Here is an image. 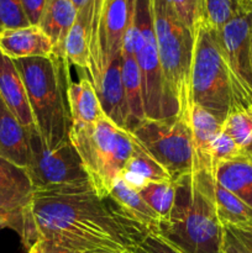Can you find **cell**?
Instances as JSON below:
<instances>
[{
	"label": "cell",
	"instance_id": "6da1fadb",
	"mask_svg": "<svg viewBox=\"0 0 252 253\" xmlns=\"http://www.w3.org/2000/svg\"><path fill=\"white\" fill-rule=\"evenodd\" d=\"M37 241L77 253L132 252L150 235L109 195L91 185L34 192L29 209Z\"/></svg>",
	"mask_w": 252,
	"mask_h": 253
},
{
	"label": "cell",
	"instance_id": "7a4b0ae2",
	"mask_svg": "<svg viewBox=\"0 0 252 253\" xmlns=\"http://www.w3.org/2000/svg\"><path fill=\"white\" fill-rule=\"evenodd\" d=\"M215 175L194 172L172 180L174 204L156 235L179 253H222L225 227L214 204Z\"/></svg>",
	"mask_w": 252,
	"mask_h": 253
},
{
	"label": "cell",
	"instance_id": "3957f363",
	"mask_svg": "<svg viewBox=\"0 0 252 253\" xmlns=\"http://www.w3.org/2000/svg\"><path fill=\"white\" fill-rule=\"evenodd\" d=\"M12 61L24 82L37 131L48 147L56 148L69 140L72 126L68 61L57 54Z\"/></svg>",
	"mask_w": 252,
	"mask_h": 253
},
{
	"label": "cell",
	"instance_id": "277c9868",
	"mask_svg": "<svg viewBox=\"0 0 252 253\" xmlns=\"http://www.w3.org/2000/svg\"><path fill=\"white\" fill-rule=\"evenodd\" d=\"M69 138L79 153L89 183L99 198L110 195L133 151V137L106 115L88 125H72Z\"/></svg>",
	"mask_w": 252,
	"mask_h": 253
},
{
	"label": "cell",
	"instance_id": "5b68a950",
	"mask_svg": "<svg viewBox=\"0 0 252 253\" xmlns=\"http://www.w3.org/2000/svg\"><path fill=\"white\" fill-rule=\"evenodd\" d=\"M153 29L163 73L179 105L178 115L189 116L194 32L183 22L169 0H151Z\"/></svg>",
	"mask_w": 252,
	"mask_h": 253
},
{
	"label": "cell",
	"instance_id": "8992f818",
	"mask_svg": "<svg viewBox=\"0 0 252 253\" xmlns=\"http://www.w3.org/2000/svg\"><path fill=\"white\" fill-rule=\"evenodd\" d=\"M190 91L192 104L209 111L222 125L232 103L231 78L216 32L202 20L194 30Z\"/></svg>",
	"mask_w": 252,
	"mask_h": 253
},
{
	"label": "cell",
	"instance_id": "52a82bcc",
	"mask_svg": "<svg viewBox=\"0 0 252 253\" xmlns=\"http://www.w3.org/2000/svg\"><path fill=\"white\" fill-rule=\"evenodd\" d=\"M133 37L146 119L162 120L177 116L179 114V105L168 86L161 64L153 29L151 0H135Z\"/></svg>",
	"mask_w": 252,
	"mask_h": 253
},
{
	"label": "cell",
	"instance_id": "ba28073f",
	"mask_svg": "<svg viewBox=\"0 0 252 253\" xmlns=\"http://www.w3.org/2000/svg\"><path fill=\"white\" fill-rule=\"evenodd\" d=\"M128 132L172 180L194 173L189 116L177 115L162 120L143 119Z\"/></svg>",
	"mask_w": 252,
	"mask_h": 253
},
{
	"label": "cell",
	"instance_id": "9c48e42d",
	"mask_svg": "<svg viewBox=\"0 0 252 253\" xmlns=\"http://www.w3.org/2000/svg\"><path fill=\"white\" fill-rule=\"evenodd\" d=\"M31 160L26 172L35 192L76 189L90 185L71 138L56 148L46 145L37 128L29 130Z\"/></svg>",
	"mask_w": 252,
	"mask_h": 253
},
{
	"label": "cell",
	"instance_id": "30bf717a",
	"mask_svg": "<svg viewBox=\"0 0 252 253\" xmlns=\"http://www.w3.org/2000/svg\"><path fill=\"white\" fill-rule=\"evenodd\" d=\"M230 72L231 106L252 104V1L241 0L235 16L216 32Z\"/></svg>",
	"mask_w": 252,
	"mask_h": 253
},
{
	"label": "cell",
	"instance_id": "8fae6325",
	"mask_svg": "<svg viewBox=\"0 0 252 253\" xmlns=\"http://www.w3.org/2000/svg\"><path fill=\"white\" fill-rule=\"evenodd\" d=\"M34 192L26 169L0 157V226L17 232L26 251L37 242L29 214Z\"/></svg>",
	"mask_w": 252,
	"mask_h": 253
},
{
	"label": "cell",
	"instance_id": "7c38bea8",
	"mask_svg": "<svg viewBox=\"0 0 252 253\" xmlns=\"http://www.w3.org/2000/svg\"><path fill=\"white\" fill-rule=\"evenodd\" d=\"M132 11L133 0H103L90 46L88 73L93 86L106 67L120 57Z\"/></svg>",
	"mask_w": 252,
	"mask_h": 253
},
{
	"label": "cell",
	"instance_id": "4fadbf2b",
	"mask_svg": "<svg viewBox=\"0 0 252 253\" xmlns=\"http://www.w3.org/2000/svg\"><path fill=\"white\" fill-rule=\"evenodd\" d=\"M135 4V0H133ZM121 74L123 83L125 88L126 104H127V127L130 131L137 125L140 121L146 119L143 110L142 86H141V74L138 69L137 61L135 56V37H133V11L128 22L127 30L124 37L123 48H121Z\"/></svg>",
	"mask_w": 252,
	"mask_h": 253
},
{
	"label": "cell",
	"instance_id": "5bb4252c",
	"mask_svg": "<svg viewBox=\"0 0 252 253\" xmlns=\"http://www.w3.org/2000/svg\"><path fill=\"white\" fill-rule=\"evenodd\" d=\"M103 0H89L77 11L76 20L68 32L64 43V53L68 63L82 69H89L90 46L94 30L98 24Z\"/></svg>",
	"mask_w": 252,
	"mask_h": 253
},
{
	"label": "cell",
	"instance_id": "9a60e30c",
	"mask_svg": "<svg viewBox=\"0 0 252 253\" xmlns=\"http://www.w3.org/2000/svg\"><path fill=\"white\" fill-rule=\"evenodd\" d=\"M104 114L119 127H127V104L121 74V56L114 59L94 85Z\"/></svg>",
	"mask_w": 252,
	"mask_h": 253
},
{
	"label": "cell",
	"instance_id": "2e32d148",
	"mask_svg": "<svg viewBox=\"0 0 252 253\" xmlns=\"http://www.w3.org/2000/svg\"><path fill=\"white\" fill-rule=\"evenodd\" d=\"M0 98L27 131L36 128L29 98L14 61L0 51Z\"/></svg>",
	"mask_w": 252,
	"mask_h": 253
},
{
	"label": "cell",
	"instance_id": "e0dca14e",
	"mask_svg": "<svg viewBox=\"0 0 252 253\" xmlns=\"http://www.w3.org/2000/svg\"><path fill=\"white\" fill-rule=\"evenodd\" d=\"M0 51L11 59L49 57L53 44L39 26L4 29L0 31Z\"/></svg>",
	"mask_w": 252,
	"mask_h": 253
},
{
	"label": "cell",
	"instance_id": "ac0fdd59",
	"mask_svg": "<svg viewBox=\"0 0 252 253\" xmlns=\"http://www.w3.org/2000/svg\"><path fill=\"white\" fill-rule=\"evenodd\" d=\"M189 124L194 150V172L214 174L211 165V143L221 131V123L209 111L193 103L190 106Z\"/></svg>",
	"mask_w": 252,
	"mask_h": 253
},
{
	"label": "cell",
	"instance_id": "d6986e66",
	"mask_svg": "<svg viewBox=\"0 0 252 253\" xmlns=\"http://www.w3.org/2000/svg\"><path fill=\"white\" fill-rule=\"evenodd\" d=\"M0 157L26 169L31 160L29 131L0 98Z\"/></svg>",
	"mask_w": 252,
	"mask_h": 253
},
{
	"label": "cell",
	"instance_id": "ffe728a7",
	"mask_svg": "<svg viewBox=\"0 0 252 253\" xmlns=\"http://www.w3.org/2000/svg\"><path fill=\"white\" fill-rule=\"evenodd\" d=\"M77 16L71 0H46L39 27L49 37L53 44V54L66 57L64 43Z\"/></svg>",
	"mask_w": 252,
	"mask_h": 253
},
{
	"label": "cell",
	"instance_id": "44dd1931",
	"mask_svg": "<svg viewBox=\"0 0 252 253\" xmlns=\"http://www.w3.org/2000/svg\"><path fill=\"white\" fill-rule=\"evenodd\" d=\"M67 99L72 125L94 124L105 115L89 78H82L78 83L69 82Z\"/></svg>",
	"mask_w": 252,
	"mask_h": 253
},
{
	"label": "cell",
	"instance_id": "7402d4cb",
	"mask_svg": "<svg viewBox=\"0 0 252 253\" xmlns=\"http://www.w3.org/2000/svg\"><path fill=\"white\" fill-rule=\"evenodd\" d=\"M119 177L131 188L138 190L148 182H172L170 175L138 145L133 138V151Z\"/></svg>",
	"mask_w": 252,
	"mask_h": 253
},
{
	"label": "cell",
	"instance_id": "603a6c76",
	"mask_svg": "<svg viewBox=\"0 0 252 253\" xmlns=\"http://www.w3.org/2000/svg\"><path fill=\"white\" fill-rule=\"evenodd\" d=\"M214 204L217 217L224 227L242 231L252 230V209L234 193L214 179Z\"/></svg>",
	"mask_w": 252,
	"mask_h": 253
},
{
	"label": "cell",
	"instance_id": "cb8c5ba5",
	"mask_svg": "<svg viewBox=\"0 0 252 253\" xmlns=\"http://www.w3.org/2000/svg\"><path fill=\"white\" fill-rule=\"evenodd\" d=\"M110 197L118 203L121 209L135 221L142 225L150 231V234H156L160 227L161 219L155 210L151 209L147 203L141 198L138 192L131 189L120 177L115 180L111 188Z\"/></svg>",
	"mask_w": 252,
	"mask_h": 253
},
{
	"label": "cell",
	"instance_id": "d4e9b609",
	"mask_svg": "<svg viewBox=\"0 0 252 253\" xmlns=\"http://www.w3.org/2000/svg\"><path fill=\"white\" fill-rule=\"evenodd\" d=\"M215 179L252 209V162L244 156L215 168Z\"/></svg>",
	"mask_w": 252,
	"mask_h": 253
},
{
	"label": "cell",
	"instance_id": "484cf974",
	"mask_svg": "<svg viewBox=\"0 0 252 253\" xmlns=\"http://www.w3.org/2000/svg\"><path fill=\"white\" fill-rule=\"evenodd\" d=\"M221 131L229 135L240 147L252 142V104L246 106H231L221 125Z\"/></svg>",
	"mask_w": 252,
	"mask_h": 253
},
{
	"label": "cell",
	"instance_id": "4316f807",
	"mask_svg": "<svg viewBox=\"0 0 252 253\" xmlns=\"http://www.w3.org/2000/svg\"><path fill=\"white\" fill-rule=\"evenodd\" d=\"M138 194L147 203L151 209L157 212L161 219H168L174 204V183L169 180L148 182L138 190Z\"/></svg>",
	"mask_w": 252,
	"mask_h": 253
},
{
	"label": "cell",
	"instance_id": "83f0119b",
	"mask_svg": "<svg viewBox=\"0 0 252 253\" xmlns=\"http://www.w3.org/2000/svg\"><path fill=\"white\" fill-rule=\"evenodd\" d=\"M237 5L235 0H202L200 20L217 32L235 16Z\"/></svg>",
	"mask_w": 252,
	"mask_h": 253
},
{
	"label": "cell",
	"instance_id": "f1b7e54d",
	"mask_svg": "<svg viewBox=\"0 0 252 253\" xmlns=\"http://www.w3.org/2000/svg\"><path fill=\"white\" fill-rule=\"evenodd\" d=\"M242 153L244 150L224 131H220L211 143V165L214 172L217 165L237 160L242 157Z\"/></svg>",
	"mask_w": 252,
	"mask_h": 253
},
{
	"label": "cell",
	"instance_id": "f546056e",
	"mask_svg": "<svg viewBox=\"0 0 252 253\" xmlns=\"http://www.w3.org/2000/svg\"><path fill=\"white\" fill-rule=\"evenodd\" d=\"M0 24L2 30L30 26L21 0H0Z\"/></svg>",
	"mask_w": 252,
	"mask_h": 253
},
{
	"label": "cell",
	"instance_id": "4dcf8cb0",
	"mask_svg": "<svg viewBox=\"0 0 252 253\" xmlns=\"http://www.w3.org/2000/svg\"><path fill=\"white\" fill-rule=\"evenodd\" d=\"M177 14L185 25L194 32L202 16V0H169Z\"/></svg>",
	"mask_w": 252,
	"mask_h": 253
},
{
	"label": "cell",
	"instance_id": "1f68e13d",
	"mask_svg": "<svg viewBox=\"0 0 252 253\" xmlns=\"http://www.w3.org/2000/svg\"><path fill=\"white\" fill-rule=\"evenodd\" d=\"M131 253H179L158 235L150 234Z\"/></svg>",
	"mask_w": 252,
	"mask_h": 253
},
{
	"label": "cell",
	"instance_id": "d6a6232c",
	"mask_svg": "<svg viewBox=\"0 0 252 253\" xmlns=\"http://www.w3.org/2000/svg\"><path fill=\"white\" fill-rule=\"evenodd\" d=\"M21 5L30 25L39 26L46 0H21Z\"/></svg>",
	"mask_w": 252,
	"mask_h": 253
},
{
	"label": "cell",
	"instance_id": "836d02e7",
	"mask_svg": "<svg viewBox=\"0 0 252 253\" xmlns=\"http://www.w3.org/2000/svg\"><path fill=\"white\" fill-rule=\"evenodd\" d=\"M222 253H251V251L235 236L231 230L225 227V242Z\"/></svg>",
	"mask_w": 252,
	"mask_h": 253
},
{
	"label": "cell",
	"instance_id": "e575fe53",
	"mask_svg": "<svg viewBox=\"0 0 252 253\" xmlns=\"http://www.w3.org/2000/svg\"><path fill=\"white\" fill-rule=\"evenodd\" d=\"M229 229V227H227ZM232 232L235 234V236L247 247L252 253V230L250 231H242V230H235V229H230Z\"/></svg>",
	"mask_w": 252,
	"mask_h": 253
},
{
	"label": "cell",
	"instance_id": "d590c367",
	"mask_svg": "<svg viewBox=\"0 0 252 253\" xmlns=\"http://www.w3.org/2000/svg\"><path fill=\"white\" fill-rule=\"evenodd\" d=\"M26 253H48V247H47L46 242L39 240L36 244H34L27 250Z\"/></svg>",
	"mask_w": 252,
	"mask_h": 253
},
{
	"label": "cell",
	"instance_id": "8d00e7d4",
	"mask_svg": "<svg viewBox=\"0 0 252 253\" xmlns=\"http://www.w3.org/2000/svg\"><path fill=\"white\" fill-rule=\"evenodd\" d=\"M46 244H47V242H46ZM47 247H48V253H77V252H73V251H69V250L62 249V247L53 246V245H49V244H47Z\"/></svg>",
	"mask_w": 252,
	"mask_h": 253
},
{
	"label": "cell",
	"instance_id": "74e56055",
	"mask_svg": "<svg viewBox=\"0 0 252 253\" xmlns=\"http://www.w3.org/2000/svg\"><path fill=\"white\" fill-rule=\"evenodd\" d=\"M71 1H72V4H73V6L76 7L77 11H78V10H81L82 7H83L84 5L89 1V0H71Z\"/></svg>",
	"mask_w": 252,
	"mask_h": 253
},
{
	"label": "cell",
	"instance_id": "f35d334b",
	"mask_svg": "<svg viewBox=\"0 0 252 253\" xmlns=\"http://www.w3.org/2000/svg\"><path fill=\"white\" fill-rule=\"evenodd\" d=\"M235 1H236V2H237V4H239V2H240V1H241V0H235Z\"/></svg>",
	"mask_w": 252,
	"mask_h": 253
},
{
	"label": "cell",
	"instance_id": "ab89813d",
	"mask_svg": "<svg viewBox=\"0 0 252 253\" xmlns=\"http://www.w3.org/2000/svg\"><path fill=\"white\" fill-rule=\"evenodd\" d=\"M1 30H2V27H1V24H0V31H1Z\"/></svg>",
	"mask_w": 252,
	"mask_h": 253
},
{
	"label": "cell",
	"instance_id": "60d3db41",
	"mask_svg": "<svg viewBox=\"0 0 252 253\" xmlns=\"http://www.w3.org/2000/svg\"><path fill=\"white\" fill-rule=\"evenodd\" d=\"M251 49H252V40H251Z\"/></svg>",
	"mask_w": 252,
	"mask_h": 253
},
{
	"label": "cell",
	"instance_id": "b9f144b4",
	"mask_svg": "<svg viewBox=\"0 0 252 253\" xmlns=\"http://www.w3.org/2000/svg\"><path fill=\"white\" fill-rule=\"evenodd\" d=\"M127 253H131V252H127Z\"/></svg>",
	"mask_w": 252,
	"mask_h": 253
},
{
	"label": "cell",
	"instance_id": "7bdbcfd3",
	"mask_svg": "<svg viewBox=\"0 0 252 253\" xmlns=\"http://www.w3.org/2000/svg\"><path fill=\"white\" fill-rule=\"evenodd\" d=\"M0 227H1V226H0Z\"/></svg>",
	"mask_w": 252,
	"mask_h": 253
},
{
	"label": "cell",
	"instance_id": "ee69618b",
	"mask_svg": "<svg viewBox=\"0 0 252 253\" xmlns=\"http://www.w3.org/2000/svg\"><path fill=\"white\" fill-rule=\"evenodd\" d=\"M251 1H252V0H251Z\"/></svg>",
	"mask_w": 252,
	"mask_h": 253
}]
</instances>
